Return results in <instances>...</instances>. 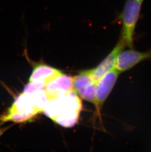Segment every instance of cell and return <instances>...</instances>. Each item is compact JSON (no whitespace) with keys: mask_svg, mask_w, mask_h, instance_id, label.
<instances>
[{"mask_svg":"<svg viewBox=\"0 0 151 152\" xmlns=\"http://www.w3.org/2000/svg\"><path fill=\"white\" fill-rule=\"evenodd\" d=\"M38 113L40 112L36 106L33 95L23 92L16 99L8 110L0 116V121L15 123H24Z\"/></svg>","mask_w":151,"mask_h":152,"instance_id":"6da1fadb","label":"cell"},{"mask_svg":"<svg viewBox=\"0 0 151 152\" xmlns=\"http://www.w3.org/2000/svg\"><path fill=\"white\" fill-rule=\"evenodd\" d=\"M142 3L137 0H127L117 19L122 24L121 39L133 48L136 26L139 18Z\"/></svg>","mask_w":151,"mask_h":152,"instance_id":"7a4b0ae2","label":"cell"},{"mask_svg":"<svg viewBox=\"0 0 151 152\" xmlns=\"http://www.w3.org/2000/svg\"><path fill=\"white\" fill-rule=\"evenodd\" d=\"M61 113L54 121L65 128L74 126L78 121L82 104L77 93L73 90L63 96Z\"/></svg>","mask_w":151,"mask_h":152,"instance_id":"3957f363","label":"cell"},{"mask_svg":"<svg viewBox=\"0 0 151 152\" xmlns=\"http://www.w3.org/2000/svg\"><path fill=\"white\" fill-rule=\"evenodd\" d=\"M96 84L90 70L83 71L74 77L73 90L83 99L95 105Z\"/></svg>","mask_w":151,"mask_h":152,"instance_id":"277c9868","label":"cell"},{"mask_svg":"<svg viewBox=\"0 0 151 152\" xmlns=\"http://www.w3.org/2000/svg\"><path fill=\"white\" fill-rule=\"evenodd\" d=\"M73 82L74 77L61 72L46 82L44 90L50 99L61 98L73 90Z\"/></svg>","mask_w":151,"mask_h":152,"instance_id":"5b68a950","label":"cell"},{"mask_svg":"<svg viewBox=\"0 0 151 152\" xmlns=\"http://www.w3.org/2000/svg\"><path fill=\"white\" fill-rule=\"evenodd\" d=\"M151 59V50L138 51L130 48L119 55L114 68L120 73L132 69L141 62Z\"/></svg>","mask_w":151,"mask_h":152,"instance_id":"8992f818","label":"cell"},{"mask_svg":"<svg viewBox=\"0 0 151 152\" xmlns=\"http://www.w3.org/2000/svg\"><path fill=\"white\" fill-rule=\"evenodd\" d=\"M120 73L114 68L107 72L97 82L96 87L95 105L100 109L115 84Z\"/></svg>","mask_w":151,"mask_h":152,"instance_id":"52a82bcc","label":"cell"},{"mask_svg":"<svg viewBox=\"0 0 151 152\" xmlns=\"http://www.w3.org/2000/svg\"><path fill=\"white\" fill-rule=\"evenodd\" d=\"M126 46L125 42L120 39L113 50L100 65L95 69L90 70L93 79L96 83L107 72L114 68L119 55L124 50Z\"/></svg>","mask_w":151,"mask_h":152,"instance_id":"ba28073f","label":"cell"},{"mask_svg":"<svg viewBox=\"0 0 151 152\" xmlns=\"http://www.w3.org/2000/svg\"><path fill=\"white\" fill-rule=\"evenodd\" d=\"M61 73L57 69L47 65H38L33 69L29 81H41L46 83L50 79Z\"/></svg>","mask_w":151,"mask_h":152,"instance_id":"9c48e42d","label":"cell"},{"mask_svg":"<svg viewBox=\"0 0 151 152\" xmlns=\"http://www.w3.org/2000/svg\"><path fill=\"white\" fill-rule=\"evenodd\" d=\"M46 84V83L45 82L41 81H30L29 83L26 85V86L25 87L23 92L25 93L32 94L37 91L44 89Z\"/></svg>","mask_w":151,"mask_h":152,"instance_id":"30bf717a","label":"cell"},{"mask_svg":"<svg viewBox=\"0 0 151 152\" xmlns=\"http://www.w3.org/2000/svg\"><path fill=\"white\" fill-rule=\"evenodd\" d=\"M11 126H6V127H4V128H0V137H1V135H3V134H4V132H6V131H7Z\"/></svg>","mask_w":151,"mask_h":152,"instance_id":"8fae6325","label":"cell"},{"mask_svg":"<svg viewBox=\"0 0 151 152\" xmlns=\"http://www.w3.org/2000/svg\"><path fill=\"white\" fill-rule=\"evenodd\" d=\"M138 1H140V2H141V3H142L143 1H144V0H137Z\"/></svg>","mask_w":151,"mask_h":152,"instance_id":"7c38bea8","label":"cell"}]
</instances>
